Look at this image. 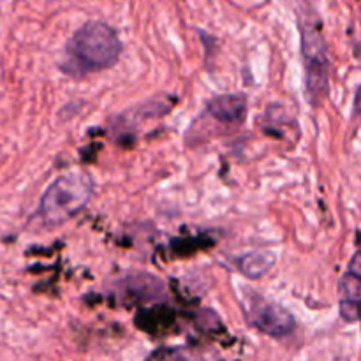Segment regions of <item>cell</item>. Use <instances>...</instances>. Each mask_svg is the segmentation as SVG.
<instances>
[{"label": "cell", "instance_id": "cell-7", "mask_svg": "<svg viewBox=\"0 0 361 361\" xmlns=\"http://www.w3.org/2000/svg\"><path fill=\"white\" fill-rule=\"evenodd\" d=\"M173 321V314L168 309H154L141 312L140 317H136V324H140L147 331H157L168 326Z\"/></svg>", "mask_w": 361, "mask_h": 361}, {"label": "cell", "instance_id": "cell-3", "mask_svg": "<svg viewBox=\"0 0 361 361\" xmlns=\"http://www.w3.org/2000/svg\"><path fill=\"white\" fill-rule=\"evenodd\" d=\"M302 53L305 62V90L312 106L323 104L330 90V60L319 25H302Z\"/></svg>", "mask_w": 361, "mask_h": 361}, {"label": "cell", "instance_id": "cell-5", "mask_svg": "<svg viewBox=\"0 0 361 361\" xmlns=\"http://www.w3.org/2000/svg\"><path fill=\"white\" fill-rule=\"evenodd\" d=\"M208 115L226 126H240L247 116V97L243 94H224L210 99Z\"/></svg>", "mask_w": 361, "mask_h": 361}, {"label": "cell", "instance_id": "cell-9", "mask_svg": "<svg viewBox=\"0 0 361 361\" xmlns=\"http://www.w3.org/2000/svg\"><path fill=\"white\" fill-rule=\"evenodd\" d=\"M355 113L356 115H361V85L358 90H356V95H355Z\"/></svg>", "mask_w": 361, "mask_h": 361}, {"label": "cell", "instance_id": "cell-1", "mask_svg": "<svg viewBox=\"0 0 361 361\" xmlns=\"http://www.w3.org/2000/svg\"><path fill=\"white\" fill-rule=\"evenodd\" d=\"M122 41L104 21H88L74 32L66 44V60L60 69L71 78H85L95 71L115 66L122 55Z\"/></svg>", "mask_w": 361, "mask_h": 361}, {"label": "cell", "instance_id": "cell-6", "mask_svg": "<svg viewBox=\"0 0 361 361\" xmlns=\"http://www.w3.org/2000/svg\"><path fill=\"white\" fill-rule=\"evenodd\" d=\"M277 254L271 250H256L236 259V268L249 279H259L274 268Z\"/></svg>", "mask_w": 361, "mask_h": 361}, {"label": "cell", "instance_id": "cell-4", "mask_svg": "<svg viewBox=\"0 0 361 361\" xmlns=\"http://www.w3.org/2000/svg\"><path fill=\"white\" fill-rule=\"evenodd\" d=\"M250 324L270 337H286L295 330V317L281 305L261 302L252 305L249 316Z\"/></svg>", "mask_w": 361, "mask_h": 361}, {"label": "cell", "instance_id": "cell-2", "mask_svg": "<svg viewBox=\"0 0 361 361\" xmlns=\"http://www.w3.org/2000/svg\"><path fill=\"white\" fill-rule=\"evenodd\" d=\"M94 194L92 178L83 171H73L56 178L46 189L37 208L39 222L46 228H56L76 217Z\"/></svg>", "mask_w": 361, "mask_h": 361}, {"label": "cell", "instance_id": "cell-8", "mask_svg": "<svg viewBox=\"0 0 361 361\" xmlns=\"http://www.w3.org/2000/svg\"><path fill=\"white\" fill-rule=\"evenodd\" d=\"M348 274L353 275V277H356L358 281H361V252H356L355 256H353L351 263H349Z\"/></svg>", "mask_w": 361, "mask_h": 361}]
</instances>
